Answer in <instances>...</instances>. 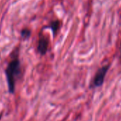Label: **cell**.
Segmentation results:
<instances>
[{"instance_id":"1","label":"cell","mask_w":121,"mask_h":121,"mask_svg":"<svg viewBox=\"0 0 121 121\" xmlns=\"http://www.w3.org/2000/svg\"><path fill=\"white\" fill-rule=\"evenodd\" d=\"M5 73L9 93H14L17 79L21 74V64L19 58H16L11 60L5 70Z\"/></svg>"},{"instance_id":"2","label":"cell","mask_w":121,"mask_h":121,"mask_svg":"<svg viewBox=\"0 0 121 121\" xmlns=\"http://www.w3.org/2000/svg\"><path fill=\"white\" fill-rule=\"evenodd\" d=\"M110 68V65H105L101 68H100L96 72L95 77L93 78V86L94 87H100L103 84L105 75Z\"/></svg>"},{"instance_id":"3","label":"cell","mask_w":121,"mask_h":121,"mask_svg":"<svg viewBox=\"0 0 121 121\" xmlns=\"http://www.w3.org/2000/svg\"><path fill=\"white\" fill-rule=\"evenodd\" d=\"M48 39L44 36H40V39L38 43V46H37V50L39 52V53L41 56H44L48 51Z\"/></svg>"},{"instance_id":"4","label":"cell","mask_w":121,"mask_h":121,"mask_svg":"<svg viewBox=\"0 0 121 121\" xmlns=\"http://www.w3.org/2000/svg\"><path fill=\"white\" fill-rule=\"evenodd\" d=\"M51 30L53 31V34H56V31L58 30L59 27H60V22L56 20L55 22H53L51 24V26H50Z\"/></svg>"},{"instance_id":"5","label":"cell","mask_w":121,"mask_h":121,"mask_svg":"<svg viewBox=\"0 0 121 121\" xmlns=\"http://www.w3.org/2000/svg\"><path fill=\"white\" fill-rule=\"evenodd\" d=\"M22 38L23 39H28L29 36H30V35H31V31H30V30H29L28 29H23L22 31Z\"/></svg>"}]
</instances>
